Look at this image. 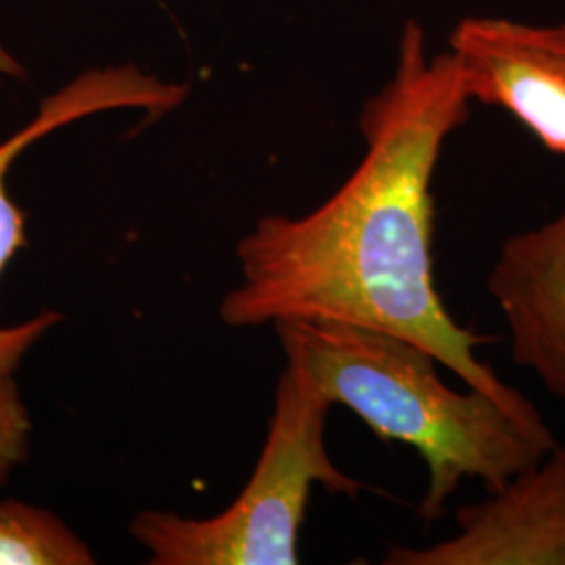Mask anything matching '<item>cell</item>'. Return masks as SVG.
<instances>
[{
    "instance_id": "6da1fadb",
    "label": "cell",
    "mask_w": 565,
    "mask_h": 565,
    "mask_svg": "<svg viewBox=\"0 0 565 565\" xmlns=\"http://www.w3.org/2000/svg\"><path fill=\"white\" fill-rule=\"evenodd\" d=\"M471 99L450 53L429 55L422 23H404L392 78L364 103V156L312 212L264 216L237 243L228 327L331 321L419 343L467 387L525 419L534 404L478 356L490 338L452 319L434 270V177Z\"/></svg>"
},
{
    "instance_id": "7a4b0ae2",
    "label": "cell",
    "mask_w": 565,
    "mask_h": 565,
    "mask_svg": "<svg viewBox=\"0 0 565 565\" xmlns=\"http://www.w3.org/2000/svg\"><path fill=\"white\" fill-rule=\"evenodd\" d=\"M287 356L329 403L350 408L382 440L417 450L427 467L419 515L434 524L465 480L486 492L559 445L543 419H525L484 392L445 384L419 343L331 321L273 324Z\"/></svg>"
},
{
    "instance_id": "3957f363",
    "label": "cell",
    "mask_w": 565,
    "mask_h": 565,
    "mask_svg": "<svg viewBox=\"0 0 565 565\" xmlns=\"http://www.w3.org/2000/svg\"><path fill=\"white\" fill-rule=\"evenodd\" d=\"M333 408L302 371L287 364L260 459L242 494L207 520L141 511L130 534L151 565H296L315 484L356 497L363 484L331 461L324 427Z\"/></svg>"
},
{
    "instance_id": "277c9868",
    "label": "cell",
    "mask_w": 565,
    "mask_h": 565,
    "mask_svg": "<svg viewBox=\"0 0 565 565\" xmlns=\"http://www.w3.org/2000/svg\"><path fill=\"white\" fill-rule=\"evenodd\" d=\"M448 53L471 102L505 109L565 160V23L465 18Z\"/></svg>"
},
{
    "instance_id": "5b68a950",
    "label": "cell",
    "mask_w": 565,
    "mask_h": 565,
    "mask_svg": "<svg viewBox=\"0 0 565 565\" xmlns=\"http://www.w3.org/2000/svg\"><path fill=\"white\" fill-rule=\"evenodd\" d=\"M385 565H565V446L484 501L457 511V532L429 546H392Z\"/></svg>"
},
{
    "instance_id": "8992f818",
    "label": "cell",
    "mask_w": 565,
    "mask_h": 565,
    "mask_svg": "<svg viewBox=\"0 0 565 565\" xmlns=\"http://www.w3.org/2000/svg\"><path fill=\"white\" fill-rule=\"evenodd\" d=\"M162 99L160 81L135 65L88 70L41 103L36 118L0 142V277L21 249L28 247V214L9 193L7 177L21 153L72 121L109 111H153ZM60 312L46 310L25 323L0 327V366L18 371L23 356L60 323Z\"/></svg>"
},
{
    "instance_id": "52a82bcc",
    "label": "cell",
    "mask_w": 565,
    "mask_h": 565,
    "mask_svg": "<svg viewBox=\"0 0 565 565\" xmlns=\"http://www.w3.org/2000/svg\"><path fill=\"white\" fill-rule=\"evenodd\" d=\"M488 291L505 317L513 361L565 403V210L501 245Z\"/></svg>"
},
{
    "instance_id": "ba28073f",
    "label": "cell",
    "mask_w": 565,
    "mask_h": 565,
    "mask_svg": "<svg viewBox=\"0 0 565 565\" xmlns=\"http://www.w3.org/2000/svg\"><path fill=\"white\" fill-rule=\"evenodd\" d=\"M93 551L53 511L0 501V565H93Z\"/></svg>"
},
{
    "instance_id": "9c48e42d",
    "label": "cell",
    "mask_w": 565,
    "mask_h": 565,
    "mask_svg": "<svg viewBox=\"0 0 565 565\" xmlns=\"http://www.w3.org/2000/svg\"><path fill=\"white\" fill-rule=\"evenodd\" d=\"M32 440V417L21 398L15 373L0 366V486L13 469L28 461Z\"/></svg>"
},
{
    "instance_id": "30bf717a",
    "label": "cell",
    "mask_w": 565,
    "mask_h": 565,
    "mask_svg": "<svg viewBox=\"0 0 565 565\" xmlns=\"http://www.w3.org/2000/svg\"><path fill=\"white\" fill-rule=\"evenodd\" d=\"M0 76L25 78V67L0 44Z\"/></svg>"
}]
</instances>
